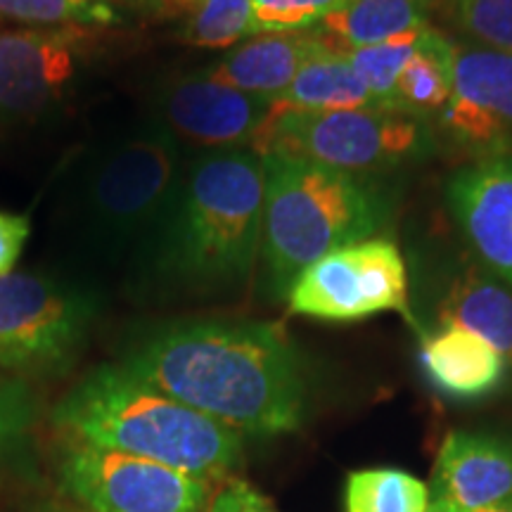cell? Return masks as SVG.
I'll return each mask as SVG.
<instances>
[{"label":"cell","instance_id":"10","mask_svg":"<svg viewBox=\"0 0 512 512\" xmlns=\"http://www.w3.org/2000/svg\"><path fill=\"white\" fill-rule=\"evenodd\" d=\"M453 91L437 133L470 159L512 157V55L451 36Z\"/></svg>","mask_w":512,"mask_h":512},{"label":"cell","instance_id":"6","mask_svg":"<svg viewBox=\"0 0 512 512\" xmlns=\"http://www.w3.org/2000/svg\"><path fill=\"white\" fill-rule=\"evenodd\" d=\"M432 124L384 110H275L252 145L256 155H283L368 176L430 155Z\"/></svg>","mask_w":512,"mask_h":512},{"label":"cell","instance_id":"22","mask_svg":"<svg viewBox=\"0 0 512 512\" xmlns=\"http://www.w3.org/2000/svg\"><path fill=\"white\" fill-rule=\"evenodd\" d=\"M256 34L252 0H200L176 29L185 46L207 50L235 48Z\"/></svg>","mask_w":512,"mask_h":512},{"label":"cell","instance_id":"27","mask_svg":"<svg viewBox=\"0 0 512 512\" xmlns=\"http://www.w3.org/2000/svg\"><path fill=\"white\" fill-rule=\"evenodd\" d=\"M34 406L19 382H0V451L15 444L27 432Z\"/></svg>","mask_w":512,"mask_h":512},{"label":"cell","instance_id":"8","mask_svg":"<svg viewBox=\"0 0 512 512\" xmlns=\"http://www.w3.org/2000/svg\"><path fill=\"white\" fill-rule=\"evenodd\" d=\"M287 302L292 313L328 323H354L384 311L411 318L406 261L387 238L339 247L297 275Z\"/></svg>","mask_w":512,"mask_h":512},{"label":"cell","instance_id":"16","mask_svg":"<svg viewBox=\"0 0 512 512\" xmlns=\"http://www.w3.org/2000/svg\"><path fill=\"white\" fill-rule=\"evenodd\" d=\"M420 363L434 387L453 399H482L505 375V358L489 342L453 325L422 339Z\"/></svg>","mask_w":512,"mask_h":512},{"label":"cell","instance_id":"7","mask_svg":"<svg viewBox=\"0 0 512 512\" xmlns=\"http://www.w3.org/2000/svg\"><path fill=\"white\" fill-rule=\"evenodd\" d=\"M60 489L83 512H204L219 482L67 439Z\"/></svg>","mask_w":512,"mask_h":512},{"label":"cell","instance_id":"5","mask_svg":"<svg viewBox=\"0 0 512 512\" xmlns=\"http://www.w3.org/2000/svg\"><path fill=\"white\" fill-rule=\"evenodd\" d=\"M181 143L159 121L100 147L74 185V226L93 249L147 242L183 174Z\"/></svg>","mask_w":512,"mask_h":512},{"label":"cell","instance_id":"25","mask_svg":"<svg viewBox=\"0 0 512 512\" xmlns=\"http://www.w3.org/2000/svg\"><path fill=\"white\" fill-rule=\"evenodd\" d=\"M0 15L41 27H98L117 22L102 0H0Z\"/></svg>","mask_w":512,"mask_h":512},{"label":"cell","instance_id":"30","mask_svg":"<svg viewBox=\"0 0 512 512\" xmlns=\"http://www.w3.org/2000/svg\"><path fill=\"white\" fill-rule=\"evenodd\" d=\"M121 3L150 19H171L185 17L200 0H121Z\"/></svg>","mask_w":512,"mask_h":512},{"label":"cell","instance_id":"15","mask_svg":"<svg viewBox=\"0 0 512 512\" xmlns=\"http://www.w3.org/2000/svg\"><path fill=\"white\" fill-rule=\"evenodd\" d=\"M318 29L264 31L228 50L219 62L204 69L209 79L238 91L278 100L311 57L323 53Z\"/></svg>","mask_w":512,"mask_h":512},{"label":"cell","instance_id":"3","mask_svg":"<svg viewBox=\"0 0 512 512\" xmlns=\"http://www.w3.org/2000/svg\"><path fill=\"white\" fill-rule=\"evenodd\" d=\"M53 422L67 439L219 484L242 463L240 434L140 382L121 366L93 370L60 401Z\"/></svg>","mask_w":512,"mask_h":512},{"label":"cell","instance_id":"18","mask_svg":"<svg viewBox=\"0 0 512 512\" xmlns=\"http://www.w3.org/2000/svg\"><path fill=\"white\" fill-rule=\"evenodd\" d=\"M439 323L482 337L512 363V290L501 280L477 271L460 275L441 299Z\"/></svg>","mask_w":512,"mask_h":512},{"label":"cell","instance_id":"21","mask_svg":"<svg viewBox=\"0 0 512 512\" xmlns=\"http://www.w3.org/2000/svg\"><path fill=\"white\" fill-rule=\"evenodd\" d=\"M344 512H430V486L396 467H368L347 477Z\"/></svg>","mask_w":512,"mask_h":512},{"label":"cell","instance_id":"4","mask_svg":"<svg viewBox=\"0 0 512 512\" xmlns=\"http://www.w3.org/2000/svg\"><path fill=\"white\" fill-rule=\"evenodd\" d=\"M264 174L261 254L273 297H287L320 256L375 238L389 221V200L366 176L283 155H266Z\"/></svg>","mask_w":512,"mask_h":512},{"label":"cell","instance_id":"28","mask_svg":"<svg viewBox=\"0 0 512 512\" xmlns=\"http://www.w3.org/2000/svg\"><path fill=\"white\" fill-rule=\"evenodd\" d=\"M204 512H278L275 505L261 496L245 479L230 477L223 482Z\"/></svg>","mask_w":512,"mask_h":512},{"label":"cell","instance_id":"13","mask_svg":"<svg viewBox=\"0 0 512 512\" xmlns=\"http://www.w3.org/2000/svg\"><path fill=\"white\" fill-rule=\"evenodd\" d=\"M446 202L479 261L512 290V157L458 169L446 183Z\"/></svg>","mask_w":512,"mask_h":512},{"label":"cell","instance_id":"31","mask_svg":"<svg viewBox=\"0 0 512 512\" xmlns=\"http://www.w3.org/2000/svg\"><path fill=\"white\" fill-rule=\"evenodd\" d=\"M494 512H512V508H505V510H494Z\"/></svg>","mask_w":512,"mask_h":512},{"label":"cell","instance_id":"2","mask_svg":"<svg viewBox=\"0 0 512 512\" xmlns=\"http://www.w3.org/2000/svg\"><path fill=\"white\" fill-rule=\"evenodd\" d=\"M264 192V157L249 147L192 159L145 242L150 266L188 287L247 280L261 247Z\"/></svg>","mask_w":512,"mask_h":512},{"label":"cell","instance_id":"9","mask_svg":"<svg viewBox=\"0 0 512 512\" xmlns=\"http://www.w3.org/2000/svg\"><path fill=\"white\" fill-rule=\"evenodd\" d=\"M93 311L91 294L69 283L0 275V368H57L81 344Z\"/></svg>","mask_w":512,"mask_h":512},{"label":"cell","instance_id":"11","mask_svg":"<svg viewBox=\"0 0 512 512\" xmlns=\"http://www.w3.org/2000/svg\"><path fill=\"white\" fill-rule=\"evenodd\" d=\"M91 48L86 27L0 31V124L53 110L74 88Z\"/></svg>","mask_w":512,"mask_h":512},{"label":"cell","instance_id":"29","mask_svg":"<svg viewBox=\"0 0 512 512\" xmlns=\"http://www.w3.org/2000/svg\"><path fill=\"white\" fill-rule=\"evenodd\" d=\"M29 238V219L0 211V275H8Z\"/></svg>","mask_w":512,"mask_h":512},{"label":"cell","instance_id":"23","mask_svg":"<svg viewBox=\"0 0 512 512\" xmlns=\"http://www.w3.org/2000/svg\"><path fill=\"white\" fill-rule=\"evenodd\" d=\"M432 12L460 41L512 55V0H432Z\"/></svg>","mask_w":512,"mask_h":512},{"label":"cell","instance_id":"12","mask_svg":"<svg viewBox=\"0 0 512 512\" xmlns=\"http://www.w3.org/2000/svg\"><path fill=\"white\" fill-rule=\"evenodd\" d=\"M159 124L181 145L207 152L242 150L259 138L273 100L209 79L204 72L171 79L157 95Z\"/></svg>","mask_w":512,"mask_h":512},{"label":"cell","instance_id":"24","mask_svg":"<svg viewBox=\"0 0 512 512\" xmlns=\"http://www.w3.org/2000/svg\"><path fill=\"white\" fill-rule=\"evenodd\" d=\"M420 31H411V34L394 36L389 38V41L375 43V46L342 53L347 55V60L351 64H354L358 76L366 83L368 91L373 93V98L380 102L384 112H392L396 83H399L403 67H406L415 46H418Z\"/></svg>","mask_w":512,"mask_h":512},{"label":"cell","instance_id":"14","mask_svg":"<svg viewBox=\"0 0 512 512\" xmlns=\"http://www.w3.org/2000/svg\"><path fill=\"white\" fill-rule=\"evenodd\" d=\"M512 508V444L494 434L456 430L434 463L430 512Z\"/></svg>","mask_w":512,"mask_h":512},{"label":"cell","instance_id":"19","mask_svg":"<svg viewBox=\"0 0 512 512\" xmlns=\"http://www.w3.org/2000/svg\"><path fill=\"white\" fill-rule=\"evenodd\" d=\"M275 110L332 112L382 110L347 55L323 50L299 69L287 91L273 100Z\"/></svg>","mask_w":512,"mask_h":512},{"label":"cell","instance_id":"20","mask_svg":"<svg viewBox=\"0 0 512 512\" xmlns=\"http://www.w3.org/2000/svg\"><path fill=\"white\" fill-rule=\"evenodd\" d=\"M453 91V50L451 36L441 34L432 24L420 31L418 46L406 62L396 83L392 112L425 124L444 112Z\"/></svg>","mask_w":512,"mask_h":512},{"label":"cell","instance_id":"26","mask_svg":"<svg viewBox=\"0 0 512 512\" xmlns=\"http://www.w3.org/2000/svg\"><path fill=\"white\" fill-rule=\"evenodd\" d=\"M349 0H252L256 31L313 29Z\"/></svg>","mask_w":512,"mask_h":512},{"label":"cell","instance_id":"1","mask_svg":"<svg viewBox=\"0 0 512 512\" xmlns=\"http://www.w3.org/2000/svg\"><path fill=\"white\" fill-rule=\"evenodd\" d=\"M121 368L240 437L294 432L304 420L302 361L278 325H166L128 351Z\"/></svg>","mask_w":512,"mask_h":512},{"label":"cell","instance_id":"17","mask_svg":"<svg viewBox=\"0 0 512 512\" xmlns=\"http://www.w3.org/2000/svg\"><path fill=\"white\" fill-rule=\"evenodd\" d=\"M430 15L432 0H349L316 29L325 48L349 53L430 27Z\"/></svg>","mask_w":512,"mask_h":512}]
</instances>
